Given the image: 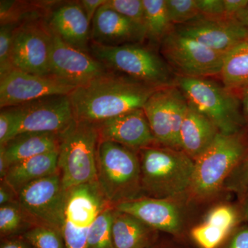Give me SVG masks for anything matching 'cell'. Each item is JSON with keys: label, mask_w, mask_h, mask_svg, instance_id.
Masks as SVG:
<instances>
[{"label": "cell", "mask_w": 248, "mask_h": 248, "mask_svg": "<svg viewBox=\"0 0 248 248\" xmlns=\"http://www.w3.org/2000/svg\"><path fill=\"white\" fill-rule=\"evenodd\" d=\"M157 88L109 71L68 94L75 120L97 124L143 108Z\"/></svg>", "instance_id": "1"}, {"label": "cell", "mask_w": 248, "mask_h": 248, "mask_svg": "<svg viewBox=\"0 0 248 248\" xmlns=\"http://www.w3.org/2000/svg\"><path fill=\"white\" fill-rule=\"evenodd\" d=\"M143 193L169 200L191 189L195 161L181 150L148 147L140 158Z\"/></svg>", "instance_id": "2"}, {"label": "cell", "mask_w": 248, "mask_h": 248, "mask_svg": "<svg viewBox=\"0 0 248 248\" xmlns=\"http://www.w3.org/2000/svg\"><path fill=\"white\" fill-rule=\"evenodd\" d=\"M97 182L111 205L142 198L140 159L133 150L100 140L97 153Z\"/></svg>", "instance_id": "3"}, {"label": "cell", "mask_w": 248, "mask_h": 248, "mask_svg": "<svg viewBox=\"0 0 248 248\" xmlns=\"http://www.w3.org/2000/svg\"><path fill=\"white\" fill-rule=\"evenodd\" d=\"M100 138L95 125L75 120L59 133L58 170L65 190L97 182Z\"/></svg>", "instance_id": "4"}, {"label": "cell", "mask_w": 248, "mask_h": 248, "mask_svg": "<svg viewBox=\"0 0 248 248\" xmlns=\"http://www.w3.org/2000/svg\"><path fill=\"white\" fill-rule=\"evenodd\" d=\"M176 86L189 106L211 121L220 133H241L246 121L232 91L206 78L179 77Z\"/></svg>", "instance_id": "5"}, {"label": "cell", "mask_w": 248, "mask_h": 248, "mask_svg": "<svg viewBox=\"0 0 248 248\" xmlns=\"http://www.w3.org/2000/svg\"><path fill=\"white\" fill-rule=\"evenodd\" d=\"M89 53L109 70L157 89L174 85L169 65L141 44L110 46L91 42Z\"/></svg>", "instance_id": "6"}, {"label": "cell", "mask_w": 248, "mask_h": 248, "mask_svg": "<svg viewBox=\"0 0 248 248\" xmlns=\"http://www.w3.org/2000/svg\"><path fill=\"white\" fill-rule=\"evenodd\" d=\"M247 151L241 133H218L208 149L195 160L192 190L202 197L215 194L246 157Z\"/></svg>", "instance_id": "7"}, {"label": "cell", "mask_w": 248, "mask_h": 248, "mask_svg": "<svg viewBox=\"0 0 248 248\" xmlns=\"http://www.w3.org/2000/svg\"><path fill=\"white\" fill-rule=\"evenodd\" d=\"M51 31L43 15H34L19 22L13 36V68L40 76L51 75Z\"/></svg>", "instance_id": "8"}, {"label": "cell", "mask_w": 248, "mask_h": 248, "mask_svg": "<svg viewBox=\"0 0 248 248\" xmlns=\"http://www.w3.org/2000/svg\"><path fill=\"white\" fill-rule=\"evenodd\" d=\"M66 205L62 234L66 248H87L88 236L96 217L111 205L97 182L66 190Z\"/></svg>", "instance_id": "9"}, {"label": "cell", "mask_w": 248, "mask_h": 248, "mask_svg": "<svg viewBox=\"0 0 248 248\" xmlns=\"http://www.w3.org/2000/svg\"><path fill=\"white\" fill-rule=\"evenodd\" d=\"M161 53L166 63L184 78L220 75L225 56L174 29L161 42Z\"/></svg>", "instance_id": "10"}, {"label": "cell", "mask_w": 248, "mask_h": 248, "mask_svg": "<svg viewBox=\"0 0 248 248\" xmlns=\"http://www.w3.org/2000/svg\"><path fill=\"white\" fill-rule=\"evenodd\" d=\"M9 108L14 121L10 140L23 133L59 134L75 121L68 95L48 96Z\"/></svg>", "instance_id": "11"}, {"label": "cell", "mask_w": 248, "mask_h": 248, "mask_svg": "<svg viewBox=\"0 0 248 248\" xmlns=\"http://www.w3.org/2000/svg\"><path fill=\"white\" fill-rule=\"evenodd\" d=\"M66 192L58 172L28 184L16 195L19 206L36 225L62 233Z\"/></svg>", "instance_id": "12"}, {"label": "cell", "mask_w": 248, "mask_h": 248, "mask_svg": "<svg viewBox=\"0 0 248 248\" xmlns=\"http://www.w3.org/2000/svg\"><path fill=\"white\" fill-rule=\"evenodd\" d=\"M76 88L53 75L40 76L13 68L0 78V108L17 107L48 96L68 95Z\"/></svg>", "instance_id": "13"}, {"label": "cell", "mask_w": 248, "mask_h": 248, "mask_svg": "<svg viewBox=\"0 0 248 248\" xmlns=\"http://www.w3.org/2000/svg\"><path fill=\"white\" fill-rule=\"evenodd\" d=\"M50 31V74L78 87L110 71L91 54L72 46Z\"/></svg>", "instance_id": "14"}, {"label": "cell", "mask_w": 248, "mask_h": 248, "mask_svg": "<svg viewBox=\"0 0 248 248\" xmlns=\"http://www.w3.org/2000/svg\"><path fill=\"white\" fill-rule=\"evenodd\" d=\"M174 30L223 54L248 37L247 29L236 18L226 16L208 17L200 15L189 22L176 26Z\"/></svg>", "instance_id": "15"}, {"label": "cell", "mask_w": 248, "mask_h": 248, "mask_svg": "<svg viewBox=\"0 0 248 248\" xmlns=\"http://www.w3.org/2000/svg\"><path fill=\"white\" fill-rule=\"evenodd\" d=\"M94 125L100 140L115 142L131 150L141 151L156 141L143 108Z\"/></svg>", "instance_id": "16"}, {"label": "cell", "mask_w": 248, "mask_h": 248, "mask_svg": "<svg viewBox=\"0 0 248 248\" xmlns=\"http://www.w3.org/2000/svg\"><path fill=\"white\" fill-rule=\"evenodd\" d=\"M146 31L104 4L92 21L91 42L103 46L141 44Z\"/></svg>", "instance_id": "17"}, {"label": "cell", "mask_w": 248, "mask_h": 248, "mask_svg": "<svg viewBox=\"0 0 248 248\" xmlns=\"http://www.w3.org/2000/svg\"><path fill=\"white\" fill-rule=\"evenodd\" d=\"M49 27L67 44L89 53L91 23L79 3H67L52 8L46 17Z\"/></svg>", "instance_id": "18"}, {"label": "cell", "mask_w": 248, "mask_h": 248, "mask_svg": "<svg viewBox=\"0 0 248 248\" xmlns=\"http://www.w3.org/2000/svg\"><path fill=\"white\" fill-rule=\"evenodd\" d=\"M116 210L130 214L155 230L177 234L182 230V214L169 200L142 197L113 205Z\"/></svg>", "instance_id": "19"}, {"label": "cell", "mask_w": 248, "mask_h": 248, "mask_svg": "<svg viewBox=\"0 0 248 248\" xmlns=\"http://www.w3.org/2000/svg\"><path fill=\"white\" fill-rule=\"evenodd\" d=\"M179 92L177 86H167L155 91L143 106V110L156 142L174 148L172 116L174 99Z\"/></svg>", "instance_id": "20"}, {"label": "cell", "mask_w": 248, "mask_h": 248, "mask_svg": "<svg viewBox=\"0 0 248 248\" xmlns=\"http://www.w3.org/2000/svg\"><path fill=\"white\" fill-rule=\"evenodd\" d=\"M219 130L205 116L187 107L180 130V148L195 161L215 141Z\"/></svg>", "instance_id": "21"}, {"label": "cell", "mask_w": 248, "mask_h": 248, "mask_svg": "<svg viewBox=\"0 0 248 248\" xmlns=\"http://www.w3.org/2000/svg\"><path fill=\"white\" fill-rule=\"evenodd\" d=\"M58 151L38 155L10 166L3 182L16 192L28 184L59 172Z\"/></svg>", "instance_id": "22"}, {"label": "cell", "mask_w": 248, "mask_h": 248, "mask_svg": "<svg viewBox=\"0 0 248 248\" xmlns=\"http://www.w3.org/2000/svg\"><path fill=\"white\" fill-rule=\"evenodd\" d=\"M5 157L9 168L16 163L38 155L58 151L59 134L23 133L14 137L4 146Z\"/></svg>", "instance_id": "23"}, {"label": "cell", "mask_w": 248, "mask_h": 248, "mask_svg": "<svg viewBox=\"0 0 248 248\" xmlns=\"http://www.w3.org/2000/svg\"><path fill=\"white\" fill-rule=\"evenodd\" d=\"M153 230L136 217L114 208L112 232L115 248H146L153 239Z\"/></svg>", "instance_id": "24"}, {"label": "cell", "mask_w": 248, "mask_h": 248, "mask_svg": "<svg viewBox=\"0 0 248 248\" xmlns=\"http://www.w3.org/2000/svg\"><path fill=\"white\" fill-rule=\"evenodd\" d=\"M220 75L231 91L248 87V37L225 54Z\"/></svg>", "instance_id": "25"}, {"label": "cell", "mask_w": 248, "mask_h": 248, "mask_svg": "<svg viewBox=\"0 0 248 248\" xmlns=\"http://www.w3.org/2000/svg\"><path fill=\"white\" fill-rule=\"evenodd\" d=\"M146 17V39L161 43L174 29L170 21L166 0H143Z\"/></svg>", "instance_id": "26"}, {"label": "cell", "mask_w": 248, "mask_h": 248, "mask_svg": "<svg viewBox=\"0 0 248 248\" xmlns=\"http://www.w3.org/2000/svg\"><path fill=\"white\" fill-rule=\"evenodd\" d=\"M113 210V205H109L96 217L88 236L87 248H115L112 232Z\"/></svg>", "instance_id": "27"}, {"label": "cell", "mask_w": 248, "mask_h": 248, "mask_svg": "<svg viewBox=\"0 0 248 248\" xmlns=\"http://www.w3.org/2000/svg\"><path fill=\"white\" fill-rule=\"evenodd\" d=\"M24 236L35 248H66L62 233L48 227L36 225Z\"/></svg>", "instance_id": "28"}, {"label": "cell", "mask_w": 248, "mask_h": 248, "mask_svg": "<svg viewBox=\"0 0 248 248\" xmlns=\"http://www.w3.org/2000/svg\"><path fill=\"white\" fill-rule=\"evenodd\" d=\"M166 5L174 27L189 22L200 15L196 0H166Z\"/></svg>", "instance_id": "29"}, {"label": "cell", "mask_w": 248, "mask_h": 248, "mask_svg": "<svg viewBox=\"0 0 248 248\" xmlns=\"http://www.w3.org/2000/svg\"><path fill=\"white\" fill-rule=\"evenodd\" d=\"M106 5L146 31L143 0H108Z\"/></svg>", "instance_id": "30"}, {"label": "cell", "mask_w": 248, "mask_h": 248, "mask_svg": "<svg viewBox=\"0 0 248 248\" xmlns=\"http://www.w3.org/2000/svg\"><path fill=\"white\" fill-rule=\"evenodd\" d=\"M228 232L204 223L191 231L192 237L202 248H216L226 237Z\"/></svg>", "instance_id": "31"}, {"label": "cell", "mask_w": 248, "mask_h": 248, "mask_svg": "<svg viewBox=\"0 0 248 248\" xmlns=\"http://www.w3.org/2000/svg\"><path fill=\"white\" fill-rule=\"evenodd\" d=\"M18 24L6 23L0 27V78L13 69L11 64V48L15 29Z\"/></svg>", "instance_id": "32"}, {"label": "cell", "mask_w": 248, "mask_h": 248, "mask_svg": "<svg viewBox=\"0 0 248 248\" xmlns=\"http://www.w3.org/2000/svg\"><path fill=\"white\" fill-rule=\"evenodd\" d=\"M24 212L14 203L3 205L0 208V232L8 234L18 231L24 222Z\"/></svg>", "instance_id": "33"}, {"label": "cell", "mask_w": 248, "mask_h": 248, "mask_svg": "<svg viewBox=\"0 0 248 248\" xmlns=\"http://www.w3.org/2000/svg\"><path fill=\"white\" fill-rule=\"evenodd\" d=\"M228 190L244 198L248 191V154L234 169L226 181Z\"/></svg>", "instance_id": "34"}, {"label": "cell", "mask_w": 248, "mask_h": 248, "mask_svg": "<svg viewBox=\"0 0 248 248\" xmlns=\"http://www.w3.org/2000/svg\"><path fill=\"white\" fill-rule=\"evenodd\" d=\"M237 215L232 208L226 205L214 208L209 213L205 223L213 225L229 232L236 224Z\"/></svg>", "instance_id": "35"}, {"label": "cell", "mask_w": 248, "mask_h": 248, "mask_svg": "<svg viewBox=\"0 0 248 248\" xmlns=\"http://www.w3.org/2000/svg\"><path fill=\"white\" fill-rule=\"evenodd\" d=\"M200 15L208 17L225 16L223 0H196Z\"/></svg>", "instance_id": "36"}, {"label": "cell", "mask_w": 248, "mask_h": 248, "mask_svg": "<svg viewBox=\"0 0 248 248\" xmlns=\"http://www.w3.org/2000/svg\"><path fill=\"white\" fill-rule=\"evenodd\" d=\"M14 117L9 108L1 109L0 113V146H4L11 138L14 129Z\"/></svg>", "instance_id": "37"}, {"label": "cell", "mask_w": 248, "mask_h": 248, "mask_svg": "<svg viewBox=\"0 0 248 248\" xmlns=\"http://www.w3.org/2000/svg\"><path fill=\"white\" fill-rule=\"evenodd\" d=\"M227 248H248V225L234 232Z\"/></svg>", "instance_id": "38"}, {"label": "cell", "mask_w": 248, "mask_h": 248, "mask_svg": "<svg viewBox=\"0 0 248 248\" xmlns=\"http://www.w3.org/2000/svg\"><path fill=\"white\" fill-rule=\"evenodd\" d=\"M248 4V0H223L225 16L228 18H236Z\"/></svg>", "instance_id": "39"}, {"label": "cell", "mask_w": 248, "mask_h": 248, "mask_svg": "<svg viewBox=\"0 0 248 248\" xmlns=\"http://www.w3.org/2000/svg\"><path fill=\"white\" fill-rule=\"evenodd\" d=\"M107 1L108 0H82L79 1L91 24L98 10L107 4Z\"/></svg>", "instance_id": "40"}, {"label": "cell", "mask_w": 248, "mask_h": 248, "mask_svg": "<svg viewBox=\"0 0 248 248\" xmlns=\"http://www.w3.org/2000/svg\"><path fill=\"white\" fill-rule=\"evenodd\" d=\"M14 190L9 187L6 183L3 182L0 187V205H8V204L13 203L14 202Z\"/></svg>", "instance_id": "41"}, {"label": "cell", "mask_w": 248, "mask_h": 248, "mask_svg": "<svg viewBox=\"0 0 248 248\" xmlns=\"http://www.w3.org/2000/svg\"><path fill=\"white\" fill-rule=\"evenodd\" d=\"M8 170H9V166L5 157L4 149L2 147L0 146V177L1 181L4 180L6 177Z\"/></svg>", "instance_id": "42"}, {"label": "cell", "mask_w": 248, "mask_h": 248, "mask_svg": "<svg viewBox=\"0 0 248 248\" xmlns=\"http://www.w3.org/2000/svg\"><path fill=\"white\" fill-rule=\"evenodd\" d=\"M242 99H241V110L245 121L248 122V87L243 90Z\"/></svg>", "instance_id": "43"}, {"label": "cell", "mask_w": 248, "mask_h": 248, "mask_svg": "<svg viewBox=\"0 0 248 248\" xmlns=\"http://www.w3.org/2000/svg\"><path fill=\"white\" fill-rule=\"evenodd\" d=\"M1 248H30L25 243L19 240L8 241L1 246Z\"/></svg>", "instance_id": "44"}, {"label": "cell", "mask_w": 248, "mask_h": 248, "mask_svg": "<svg viewBox=\"0 0 248 248\" xmlns=\"http://www.w3.org/2000/svg\"><path fill=\"white\" fill-rule=\"evenodd\" d=\"M236 18L244 26L248 32V4L245 9L236 16Z\"/></svg>", "instance_id": "45"}, {"label": "cell", "mask_w": 248, "mask_h": 248, "mask_svg": "<svg viewBox=\"0 0 248 248\" xmlns=\"http://www.w3.org/2000/svg\"><path fill=\"white\" fill-rule=\"evenodd\" d=\"M242 208H241V215L243 218L248 222V191L244 198L242 199Z\"/></svg>", "instance_id": "46"}]
</instances>
